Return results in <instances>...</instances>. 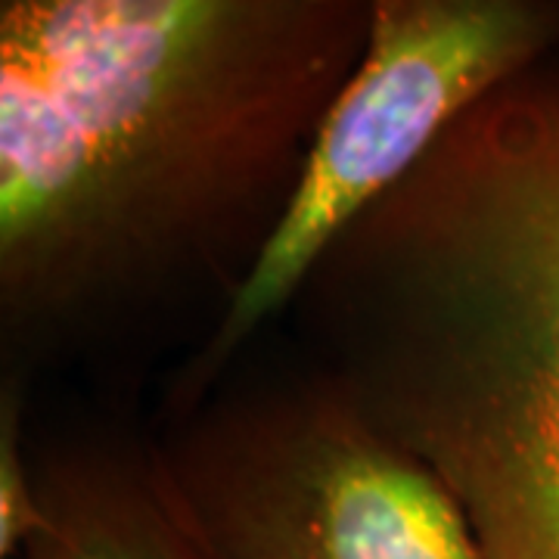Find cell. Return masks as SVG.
Returning <instances> with one entry per match:
<instances>
[{
	"instance_id": "1",
	"label": "cell",
	"mask_w": 559,
	"mask_h": 559,
	"mask_svg": "<svg viewBox=\"0 0 559 559\" xmlns=\"http://www.w3.org/2000/svg\"><path fill=\"white\" fill-rule=\"evenodd\" d=\"M373 3L0 7V305L87 326L277 224Z\"/></svg>"
},
{
	"instance_id": "2",
	"label": "cell",
	"mask_w": 559,
	"mask_h": 559,
	"mask_svg": "<svg viewBox=\"0 0 559 559\" xmlns=\"http://www.w3.org/2000/svg\"><path fill=\"white\" fill-rule=\"evenodd\" d=\"M301 293L323 382L441 481L479 559H559V62L448 124Z\"/></svg>"
},
{
	"instance_id": "3",
	"label": "cell",
	"mask_w": 559,
	"mask_h": 559,
	"mask_svg": "<svg viewBox=\"0 0 559 559\" xmlns=\"http://www.w3.org/2000/svg\"><path fill=\"white\" fill-rule=\"evenodd\" d=\"M559 44V3L377 0L367 47L320 121L299 180L255 261L230 289L200 382L296 299L323 252L395 187L448 124Z\"/></svg>"
},
{
	"instance_id": "4",
	"label": "cell",
	"mask_w": 559,
	"mask_h": 559,
	"mask_svg": "<svg viewBox=\"0 0 559 559\" xmlns=\"http://www.w3.org/2000/svg\"><path fill=\"white\" fill-rule=\"evenodd\" d=\"M153 469L205 559H479L441 481L326 382L212 411Z\"/></svg>"
},
{
	"instance_id": "5",
	"label": "cell",
	"mask_w": 559,
	"mask_h": 559,
	"mask_svg": "<svg viewBox=\"0 0 559 559\" xmlns=\"http://www.w3.org/2000/svg\"><path fill=\"white\" fill-rule=\"evenodd\" d=\"M44 528L22 559H205L153 463L75 457L35 469Z\"/></svg>"
},
{
	"instance_id": "6",
	"label": "cell",
	"mask_w": 559,
	"mask_h": 559,
	"mask_svg": "<svg viewBox=\"0 0 559 559\" xmlns=\"http://www.w3.org/2000/svg\"><path fill=\"white\" fill-rule=\"evenodd\" d=\"M22 407L16 392L3 389L0 407V557L16 559L44 528L38 479L22 454Z\"/></svg>"
}]
</instances>
